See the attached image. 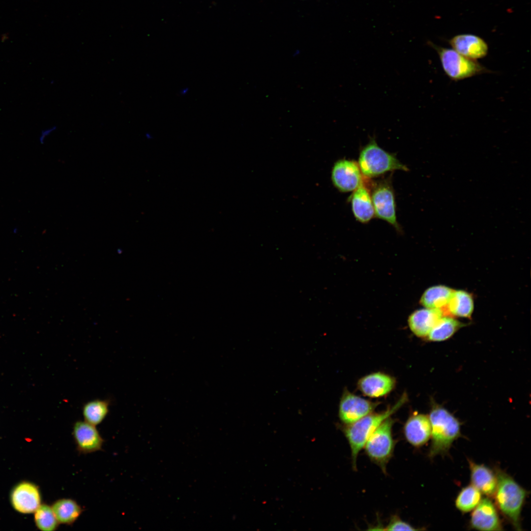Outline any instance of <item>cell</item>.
<instances>
[{"instance_id": "1", "label": "cell", "mask_w": 531, "mask_h": 531, "mask_svg": "<svg viewBox=\"0 0 531 531\" xmlns=\"http://www.w3.org/2000/svg\"><path fill=\"white\" fill-rule=\"evenodd\" d=\"M494 471L497 478L494 503L515 530L522 531L521 512L529 492L500 468Z\"/></svg>"}, {"instance_id": "2", "label": "cell", "mask_w": 531, "mask_h": 531, "mask_svg": "<svg viewBox=\"0 0 531 531\" xmlns=\"http://www.w3.org/2000/svg\"><path fill=\"white\" fill-rule=\"evenodd\" d=\"M429 419L431 428V442L428 457L448 453L453 442L461 436V424L449 412L440 406L431 410Z\"/></svg>"}, {"instance_id": "3", "label": "cell", "mask_w": 531, "mask_h": 531, "mask_svg": "<svg viewBox=\"0 0 531 531\" xmlns=\"http://www.w3.org/2000/svg\"><path fill=\"white\" fill-rule=\"evenodd\" d=\"M407 401L406 394H404L391 407L381 413H370L356 421L347 424L343 432L348 440L351 451L353 468L356 469V460L360 450L370 435L386 418L400 409Z\"/></svg>"}, {"instance_id": "4", "label": "cell", "mask_w": 531, "mask_h": 531, "mask_svg": "<svg viewBox=\"0 0 531 531\" xmlns=\"http://www.w3.org/2000/svg\"><path fill=\"white\" fill-rule=\"evenodd\" d=\"M357 164L363 177L367 179L395 170L409 171L394 154L378 145L374 135L360 149Z\"/></svg>"}, {"instance_id": "5", "label": "cell", "mask_w": 531, "mask_h": 531, "mask_svg": "<svg viewBox=\"0 0 531 531\" xmlns=\"http://www.w3.org/2000/svg\"><path fill=\"white\" fill-rule=\"evenodd\" d=\"M427 44L437 53L445 74L458 81L476 75L491 73L476 60L467 58L453 49L442 47L428 41Z\"/></svg>"}, {"instance_id": "6", "label": "cell", "mask_w": 531, "mask_h": 531, "mask_svg": "<svg viewBox=\"0 0 531 531\" xmlns=\"http://www.w3.org/2000/svg\"><path fill=\"white\" fill-rule=\"evenodd\" d=\"M393 424L390 417L385 419L370 435L363 447L370 460L384 473L396 443L392 434Z\"/></svg>"}, {"instance_id": "7", "label": "cell", "mask_w": 531, "mask_h": 531, "mask_svg": "<svg viewBox=\"0 0 531 531\" xmlns=\"http://www.w3.org/2000/svg\"><path fill=\"white\" fill-rule=\"evenodd\" d=\"M375 216L401 231L397 221L394 192L389 179L375 183L371 193Z\"/></svg>"}, {"instance_id": "8", "label": "cell", "mask_w": 531, "mask_h": 531, "mask_svg": "<svg viewBox=\"0 0 531 531\" xmlns=\"http://www.w3.org/2000/svg\"><path fill=\"white\" fill-rule=\"evenodd\" d=\"M334 187L341 192L354 191L364 179L357 162L345 159L335 162L331 172Z\"/></svg>"}, {"instance_id": "9", "label": "cell", "mask_w": 531, "mask_h": 531, "mask_svg": "<svg viewBox=\"0 0 531 531\" xmlns=\"http://www.w3.org/2000/svg\"><path fill=\"white\" fill-rule=\"evenodd\" d=\"M490 499L487 497L482 498L472 510L469 525L471 529L482 531L503 530L498 510Z\"/></svg>"}, {"instance_id": "10", "label": "cell", "mask_w": 531, "mask_h": 531, "mask_svg": "<svg viewBox=\"0 0 531 531\" xmlns=\"http://www.w3.org/2000/svg\"><path fill=\"white\" fill-rule=\"evenodd\" d=\"M377 404L346 391L340 400L339 416L342 422L349 424L371 413Z\"/></svg>"}, {"instance_id": "11", "label": "cell", "mask_w": 531, "mask_h": 531, "mask_svg": "<svg viewBox=\"0 0 531 531\" xmlns=\"http://www.w3.org/2000/svg\"><path fill=\"white\" fill-rule=\"evenodd\" d=\"M72 436L78 451L88 454L101 450L104 440L95 426L85 420L75 422Z\"/></svg>"}, {"instance_id": "12", "label": "cell", "mask_w": 531, "mask_h": 531, "mask_svg": "<svg viewBox=\"0 0 531 531\" xmlns=\"http://www.w3.org/2000/svg\"><path fill=\"white\" fill-rule=\"evenodd\" d=\"M448 43L452 49L461 55L476 60L486 57L488 46L480 37L472 34L464 33L455 35Z\"/></svg>"}, {"instance_id": "13", "label": "cell", "mask_w": 531, "mask_h": 531, "mask_svg": "<svg viewBox=\"0 0 531 531\" xmlns=\"http://www.w3.org/2000/svg\"><path fill=\"white\" fill-rule=\"evenodd\" d=\"M13 507L24 514L34 512L41 505V495L37 486L24 482L18 484L11 496Z\"/></svg>"}, {"instance_id": "14", "label": "cell", "mask_w": 531, "mask_h": 531, "mask_svg": "<svg viewBox=\"0 0 531 531\" xmlns=\"http://www.w3.org/2000/svg\"><path fill=\"white\" fill-rule=\"evenodd\" d=\"M369 179L364 177L350 197L354 217L358 222L364 224L369 222L375 216L371 194L368 186Z\"/></svg>"}, {"instance_id": "15", "label": "cell", "mask_w": 531, "mask_h": 531, "mask_svg": "<svg viewBox=\"0 0 531 531\" xmlns=\"http://www.w3.org/2000/svg\"><path fill=\"white\" fill-rule=\"evenodd\" d=\"M431 434L429 417L424 414L413 415L407 420L404 427L406 440L415 447H420L426 443L431 438Z\"/></svg>"}, {"instance_id": "16", "label": "cell", "mask_w": 531, "mask_h": 531, "mask_svg": "<svg viewBox=\"0 0 531 531\" xmlns=\"http://www.w3.org/2000/svg\"><path fill=\"white\" fill-rule=\"evenodd\" d=\"M470 470L471 483L482 495L491 498L495 492L497 478L495 471L484 464L468 459Z\"/></svg>"}, {"instance_id": "17", "label": "cell", "mask_w": 531, "mask_h": 531, "mask_svg": "<svg viewBox=\"0 0 531 531\" xmlns=\"http://www.w3.org/2000/svg\"><path fill=\"white\" fill-rule=\"evenodd\" d=\"M395 384L394 378L384 373L377 372L362 378L358 382V386L365 395L377 398L389 393Z\"/></svg>"}, {"instance_id": "18", "label": "cell", "mask_w": 531, "mask_h": 531, "mask_svg": "<svg viewBox=\"0 0 531 531\" xmlns=\"http://www.w3.org/2000/svg\"><path fill=\"white\" fill-rule=\"evenodd\" d=\"M443 315L439 309L422 308L416 310L409 316L408 324L411 330L419 337H427L429 333Z\"/></svg>"}, {"instance_id": "19", "label": "cell", "mask_w": 531, "mask_h": 531, "mask_svg": "<svg viewBox=\"0 0 531 531\" xmlns=\"http://www.w3.org/2000/svg\"><path fill=\"white\" fill-rule=\"evenodd\" d=\"M454 290L444 285L431 287L422 294L420 303L426 308L439 309L447 316V306Z\"/></svg>"}, {"instance_id": "20", "label": "cell", "mask_w": 531, "mask_h": 531, "mask_svg": "<svg viewBox=\"0 0 531 531\" xmlns=\"http://www.w3.org/2000/svg\"><path fill=\"white\" fill-rule=\"evenodd\" d=\"M51 506L59 524L65 525L73 524L83 512L81 506L70 498L59 499Z\"/></svg>"}, {"instance_id": "21", "label": "cell", "mask_w": 531, "mask_h": 531, "mask_svg": "<svg viewBox=\"0 0 531 531\" xmlns=\"http://www.w3.org/2000/svg\"><path fill=\"white\" fill-rule=\"evenodd\" d=\"M473 308V299L470 293L454 290L447 306V316L470 318Z\"/></svg>"}, {"instance_id": "22", "label": "cell", "mask_w": 531, "mask_h": 531, "mask_svg": "<svg viewBox=\"0 0 531 531\" xmlns=\"http://www.w3.org/2000/svg\"><path fill=\"white\" fill-rule=\"evenodd\" d=\"M463 325L464 324L451 316H443L432 329L427 338L434 342L445 340Z\"/></svg>"}, {"instance_id": "23", "label": "cell", "mask_w": 531, "mask_h": 531, "mask_svg": "<svg viewBox=\"0 0 531 531\" xmlns=\"http://www.w3.org/2000/svg\"><path fill=\"white\" fill-rule=\"evenodd\" d=\"M109 405L106 400L94 399L87 402L82 410L84 420L95 426L100 424L108 414Z\"/></svg>"}, {"instance_id": "24", "label": "cell", "mask_w": 531, "mask_h": 531, "mask_svg": "<svg viewBox=\"0 0 531 531\" xmlns=\"http://www.w3.org/2000/svg\"><path fill=\"white\" fill-rule=\"evenodd\" d=\"M482 495V494L472 485H467L457 495L455 501V506L463 513L471 512L480 502Z\"/></svg>"}, {"instance_id": "25", "label": "cell", "mask_w": 531, "mask_h": 531, "mask_svg": "<svg viewBox=\"0 0 531 531\" xmlns=\"http://www.w3.org/2000/svg\"><path fill=\"white\" fill-rule=\"evenodd\" d=\"M34 520L37 527L42 531H54L59 525L52 506L41 504L35 510Z\"/></svg>"}, {"instance_id": "26", "label": "cell", "mask_w": 531, "mask_h": 531, "mask_svg": "<svg viewBox=\"0 0 531 531\" xmlns=\"http://www.w3.org/2000/svg\"><path fill=\"white\" fill-rule=\"evenodd\" d=\"M384 530L386 531H417L420 530L415 528L411 524L403 521L398 515H392Z\"/></svg>"}, {"instance_id": "27", "label": "cell", "mask_w": 531, "mask_h": 531, "mask_svg": "<svg viewBox=\"0 0 531 531\" xmlns=\"http://www.w3.org/2000/svg\"><path fill=\"white\" fill-rule=\"evenodd\" d=\"M188 91L189 88L188 87H185L181 89L179 91V94L181 95H185L188 93Z\"/></svg>"}, {"instance_id": "28", "label": "cell", "mask_w": 531, "mask_h": 531, "mask_svg": "<svg viewBox=\"0 0 531 531\" xmlns=\"http://www.w3.org/2000/svg\"><path fill=\"white\" fill-rule=\"evenodd\" d=\"M145 137L147 139H148V140H150V139L153 138L152 136L149 133H146V134H145Z\"/></svg>"}]
</instances>
